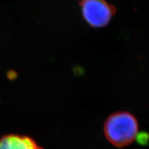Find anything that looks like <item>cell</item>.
Segmentation results:
<instances>
[{"mask_svg":"<svg viewBox=\"0 0 149 149\" xmlns=\"http://www.w3.org/2000/svg\"><path fill=\"white\" fill-rule=\"evenodd\" d=\"M138 126L133 116L127 113L113 115L106 123L105 133L113 144L124 146L133 141L137 137Z\"/></svg>","mask_w":149,"mask_h":149,"instance_id":"6da1fadb","label":"cell"},{"mask_svg":"<svg viewBox=\"0 0 149 149\" xmlns=\"http://www.w3.org/2000/svg\"><path fill=\"white\" fill-rule=\"evenodd\" d=\"M81 7L86 22L94 28L107 26L115 13L114 7L104 0H81Z\"/></svg>","mask_w":149,"mask_h":149,"instance_id":"7a4b0ae2","label":"cell"},{"mask_svg":"<svg viewBox=\"0 0 149 149\" xmlns=\"http://www.w3.org/2000/svg\"><path fill=\"white\" fill-rule=\"evenodd\" d=\"M0 149H40L31 139L17 135H9L0 140Z\"/></svg>","mask_w":149,"mask_h":149,"instance_id":"3957f363","label":"cell"}]
</instances>
